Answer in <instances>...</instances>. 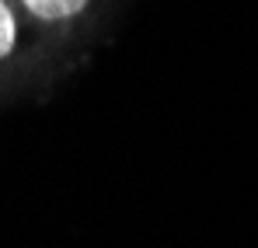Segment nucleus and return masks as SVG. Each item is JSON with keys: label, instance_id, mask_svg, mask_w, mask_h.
<instances>
[{"label": "nucleus", "instance_id": "f03ea898", "mask_svg": "<svg viewBox=\"0 0 258 248\" xmlns=\"http://www.w3.org/2000/svg\"><path fill=\"white\" fill-rule=\"evenodd\" d=\"M14 39H18V25H14V14L11 7L0 0V60L14 49Z\"/></svg>", "mask_w": 258, "mask_h": 248}, {"label": "nucleus", "instance_id": "f257e3e1", "mask_svg": "<svg viewBox=\"0 0 258 248\" xmlns=\"http://www.w3.org/2000/svg\"><path fill=\"white\" fill-rule=\"evenodd\" d=\"M21 4L42 21H63V18H74L87 7V0H21Z\"/></svg>", "mask_w": 258, "mask_h": 248}]
</instances>
